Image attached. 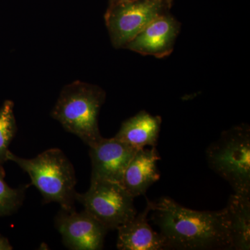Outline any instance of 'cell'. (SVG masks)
Segmentation results:
<instances>
[{
	"mask_svg": "<svg viewBox=\"0 0 250 250\" xmlns=\"http://www.w3.org/2000/svg\"><path fill=\"white\" fill-rule=\"evenodd\" d=\"M151 219L160 229L166 249L232 250L225 208L216 211L186 208L170 197L147 200Z\"/></svg>",
	"mask_w": 250,
	"mask_h": 250,
	"instance_id": "obj_1",
	"label": "cell"
},
{
	"mask_svg": "<svg viewBox=\"0 0 250 250\" xmlns=\"http://www.w3.org/2000/svg\"><path fill=\"white\" fill-rule=\"evenodd\" d=\"M7 160L14 161L30 177L31 184L41 192L44 202H56L65 210L75 209L77 192L75 168L63 152L52 148L33 159H24L11 151Z\"/></svg>",
	"mask_w": 250,
	"mask_h": 250,
	"instance_id": "obj_2",
	"label": "cell"
},
{
	"mask_svg": "<svg viewBox=\"0 0 250 250\" xmlns=\"http://www.w3.org/2000/svg\"><path fill=\"white\" fill-rule=\"evenodd\" d=\"M105 99L106 93L98 85L76 81L62 88L51 116L65 131L92 147L103 138L98 116Z\"/></svg>",
	"mask_w": 250,
	"mask_h": 250,
	"instance_id": "obj_3",
	"label": "cell"
},
{
	"mask_svg": "<svg viewBox=\"0 0 250 250\" xmlns=\"http://www.w3.org/2000/svg\"><path fill=\"white\" fill-rule=\"evenodd\" d=\"M208 165L228 182L235 194L250 195V128L247 124L224 131L207 149Z\"/></svg>",
	"mask_w": 250,
	"mask_h": 250,
	"instance_id": "obj_4",
	"label": "cell"
},
{
	"mask_svg": "<svg viewBox=\"0 0 250 250\" xmlns=\"http://www.w3.org/2000/svg\"><path fill=\"white\" fill-rule=\"evenodd\" d=\"M134 199L122 184L107 181L90 182L86 192L77 194V202L108 231L117 230L137 214Z\"/></svg>",
	"mask_w": 250,
	"mask_h": 250,
	"instance_id": "obj_5",
	"label": "cell"
},
{
	"mask_svg": "<svg viewBox=\"0 0 250 250\" xmlns=\"http://www.w3.org/2000/svg\"><path fill=\"white\" fill-rule=\"evenodd\" d=\"M170 9L165 0H131L109 5L104 18L112 45L125 48L149 23Z\"/></svg>",
	"mask_w": 250,
	"mask_h": 250,
	"instance_id": "obj_6",
	"label": "cell"
},
{
	"mask_svg": "<svg viewBox=\"0 0 250 250\" xmlns=\"http://www.w3.org/2000/svg\"><path fill=\"white\" fill-rule=\"evenodd\" d=\"M55 225L62 236V243L72 250L103 249L108 230L85 210L61 209Z\"/></svg>",
	"mask_w": 250,
	"mask_h": 250,
	"instance_id": "obj_7",
	"label": "cell"
},
{
	"mask_svg": "<svg viewBox=\"0 0 250 250\" xmlns=\"http://www.w3.org/2000/svg\"><path fill=\"white\" fill-rule=\"evenodd\" d=\"M138 149L113 136L90 147V182L107 181L123 185L125 170Z\"/></svg>",
	"mask_w": 250,
	"mask_h": 250,
	"instance_id": "obj_8",
	"label": "cell"
},
{
	"mask_svg": "<svg viewBox=\"0 0 250 250\" xmlns=\"http://www.w3.org/2000/svg\"><path fill=\"white\" fill-rule=\"evenodd\" d=\"M180 29L181 23L166 13L149 23L125 48L143 55L165 58L173 51Z\"/></svg>",
	"mask_w": 250,
	"mask_h": 250,
	"instance_id": "obj_9",
	"label": "cell"
},
{
	"mask_svg": "<svg viewBox=\"0 0 250 250\" xmlns=\"http://www.w3.org/2000/svg\"><path fill=\"white\" fill-rule=\"evenodd\" d=\"M161 159L156 147L138 149L125 170L123 186L133 197L145 195L160 179L157 162Z\"/></svg>",
	"mask_w": 250,
	"mask_h": 250,
	"instance_id": "obj_10",
	"label": "cell"
},
{
	"mask_svg": "<svg viewBox=\"0 0 250 250\" xmlns=\"http://www.w3.org/2000/svg\"><path fill=\"white\" fill-rule=\"evenodd\" d=\"M150 207L147 203L142 212L117 229V248L121 250H161L166 249L160 233L156 232L148 223Z\"/></svg>",
	"mask_w": 250,
	"mask_h": 250,
	"instance_id": "obj_11",
	"label": "cell"
},
{
	"mask_svg": "<svg viewBox=\"0 0 250 250\" xmlns=\"http://www.w3.org/2000/svg\"><path fill=\"white\" fill-rule=\"evenodd\" d=\"M162 119L146 111L123 122L115 138L136 149L156 147Z\"/></svg>",
	"mask_w": 250,
	"mask_h": 250,
	"instance_id": "obj_12",
	"label": "cell"
},
{
	"mask_svg": "<svg viewBox=\"0 0 250 250\" xmlns=\"http://www.w3.org/2000/svg\"><path fill=\"white\" fill-rule=\"evenodd\" d=\"M225 208L232 250L250 249V195L233 194Z\"/></svg>",
	"mask_w": 250,
	"mask_h": 250,
	"instance_id": "obj_13",
	"label": "cell"
},
{
	"mask_svg": "<svg viewBox=\"0 0 250 250\" xmlns=\"http://www.w3.org/2000/svg\"><path fill=\"white\" fill-rule=\"evenodd\" d=\"M14 104L6 100L0 108V164L7 161L9 146L17 131L14 116Z\"/></svg>",
	"mask_w": 250,
	"mask_h": 250,
	"instance_id": "obj_14",
	"label": "cell"
},
{
	"mask_svg": "<svg viewBox=\"0 0 250 250\" xmlns=\"http://www.w3.org/2000/svg\"><path fill=\"white\" fill-rule=\"evenodd\" d=\"M5 171L0 164V218L13 214L22 205L26 187L12 188L5 182Z\"/></svg>",
	"mask_w": 250,
	"mask_h": 250,
	"instance_id": "obj_15",
	"label": "cell"
},
{
	"mask_svg": "<svg viewBox=\"0 0 250 250\" xmlns=\"http://www.w3.org/2000/svg\"><path fill=\"white\" fill-rule=\"evenodd\" d=\"M13 246L6 237L0 234V250H11Z\"/></svg>",
	"mask_w": 250,
	"mask_h": 250,
	"instance_id": "obj_16",
	"label": "cell"
},
{
	"mask_svg": "<svg viewBox=\"0 0 250 250\" xmlns=\"http://www.w3.org/2000/svg\"><path fill=\"white\" fill-rule=\"evenodd\" d=\"M131 1V0H109V5L119 4V3L125 2V1Z\"/></svg>",
	"mask_w": 250,
	"mask_h": 250,
	"instance_id": "obj_17",
	"label": "cell"
},
{
	"mask_svg": "<svg viewBox=\"0 0 250 250\" xmlns=\"http://www.w3.org/2000/svg\"><path fill=\"white\" fill-rule=\"evenodd\" d=\"M165 1H166V3H167V5H168L169 7L170 8L171 6H172V3L173 0H165Z\"/></svg>",
	"mask_w": 250,
	"mask_h": 250,
	"instance_id": "obj_18",
	"label": "cell"
}]
</instances>
